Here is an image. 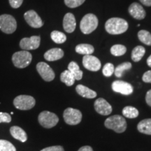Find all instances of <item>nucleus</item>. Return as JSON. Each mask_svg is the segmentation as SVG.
<instances>
[{
    "instance_id": "nucleus-40",
    "label": "nucleus",
    "mask_w": 151,
    "mask_h": 151,
    "mask_svg": "<svg viewBox=\"0 0 151 151\" xmlns=\"http://www.w3.org/2000/svg\"><path fill=\"white\" fill-rule=\"evenodd\" d=\"M147 65L150 67H151V55L148 57V59H147Z\"/></svg>"
},
{
    "instance_id": "nucleus-5",
    "label": "nucleus",
    "mask_w": 151,
    "mask_h": 151,
    "mask_svg": "<svg viewBox=\"0 0 151 151\" xmlns=\"http://www.w3.org/2000/svg\"><path fill=\"white\" fill-rule=\"evenodd\" d=\"M38 120L42 127L50 129L55 127L58 123L59 118L55 113L48 111H44L39 115Z\"/></svg>"
},
{
    "instance_id": "nucleus-13",
    "label": "nucleus",
    "mask_w": 151,
    "mask_h": 151,
    "mask_svg": "<svg viewBox=\"0 0 151 151\" xmlns=\"http://www.w3.org/2000/svg\"><path fill=\"white\" fill-rule=\"evenodd\" d=\"M83 65L88 70L91 71H97L101 69V62L96 57L91 55H85L83 58Z\"/></svg>"
},
{
    "instance_id": "nucleus-14",
    "label": "nucleus",
    "mask_w": 151,
    "mask_h": 151,
    "mask_svg": "<svg viewBox=\"0 0 151 151\" xmlns=\"http://www.w3.org/2000/svg\"><path fill=\"white\" fill-rule=\"evenodd\" d=\"M94 109L99 114L108 116L112 112V106L103 98H99L94 102Z\"/></svg>"
},
{
    "instance_id": "nucleus-38",
    "label": "nucleus",
    "mask_w": 151,
    "mask_h": 151,
    "mask_svg": "<svg viewBox=\"0 0 151 151\" xmlns=\"http://www.w3.org/2000/svg\"><path fill=\"white\" fill-rule=\"evenodd\" d=\"M78 151H93V150H92V148L89 146H85L81 147Z\"/></svg>"
},
{
    "instance_id": "nucleus-19",
    "label": "nucleus",
    "mask_w": 151,
    "mask_h": 151,
    "mask_svg": "<svg viewBox=\"0 0 151 151\" xmlns=\"http://www.w3.org/2000/svg\"><path fill=\"white\" fill-rule=\"evenodd\" d=\"M10 133L14 139L21 142H25L27 140V136L26 132L22 128L18 126H13L10 128Z\"/></svg>"
},
{
    "instance_id": "nucleus-11",
    "label": "nucleus",
    "mask_w": 151,
    "mask_h": 151,
    "mask_svg": "<svg viewBox=\"0 0 151 151\" xmlns=\"http://www.w3.org/2000/svg\"><path fill=\"white\" fill-rule=\"evenodd\" d=\"M24 18L30 27L34 28H40L43 25L41 18L36 11L33 10L28 11L24 14Z\"/></svg>"
},
{
    "instance_id": "nucleus-23",
    "label": "nucleus",
    "mask_w": 151,
    "mask_h": 151,
    "mask_svg": "<svg viewBox=\"0 0 151 151\" xmlns=\"http://www.w3.org/2000/svg\"><path fill=\"white\" fill-rule=\"evenodd\" d=\"M146 53V49L141 46H137L132 50V59L134 62H139L142 59L143 57Z\"/></svg>"
},
{
    "instance_id": "nucleus-17",
    "label": "nucleus",
    "mask_w": 151,
    "mask_h": 151,
    "mask_svg": "<svg viewBox=\"0 0 151 151\" xmlns=\"http://www.w3.org/2000/svg\"><path fill=\"white\" fill-rule=\"evenodd\" d=\"M64 51L61 48H52L48 50L46 53L44 54V58L47 61L53 62L56 60H60L63 58Z\"/></svg>"
},
{
    "instance_id": "nucleus-30",
    "label": "nucleus",
    "mask_w": 151,
    "mask_h": 151,
    "mask_svg": "<svg viewBox=\"0 0 151 151\" xmlns=\"http://www.w3.org/2000/svg\"><path fill=\"white\" fill-rule=\"evenodd\" d=\"M0 151H16V148L9 141L0 139Z\"/></svg>"
},
{
    "instance_id": "nucleus-37",
    "label": "nucleus",
    "mask_w": 151,
    "mask_h": 151,
    "mask_svg": "<svg viewBox=\"0 0 151 151\" xmlns=\"http://www.w3.org/2000/svg\"><path fill=\"white\" fill-rule=\"evenodd\" d=\"M146 101L147 104L151 106V90H148V91L147 92L146 95Z\"/></svg>"
},
{
    "instance_id": "nucleus-1",
    "label": "nucleus",
    "mask_w": 151,
    "mask_h": 151,
    "mask_svg": "<svg viewBox=\"0 0 151 151\" xmlns=\"http://www.w3.org/2000/svg\"><path fill=\"white\" fill-rule=\"evenodd\" d=\"M129 24L124 19L112 18L109 19L105 24V29L110 35H121L127 31Z\"/></svg>"
},
{
    "instance_id": "nucleus-10",
    "label": "nucleus",
    "mask_w": 151,
    "mask_h": 151,
    "mask_svg": "<svg viewBox=\"0 0 151 151\" xmlns=\"http://www.w3.org/2000/svg\"><path fill=\"white\" fill-rule=\"evenodd\" d=\"M41 38L39 36H32L29 38H23L20 42V47L24 50H35L40 46Z\"/></svg>"
},
{
    "instance_id": "nucleus-31",
    "label": "nucleus",
    "mask_w": 151,
    "mask_h": 151,
    "mask_svg": "<svg viewBox=\"0 0 151 151\" xmlns=\"http://www.w3.org/2000/svg\"><path fill=\"white\" fill-rule=\"evenodd\" d=\"M115 68L113 64L111 63H107L104 66L103 69H102V73L104 76L106 77H110L113 75V73H114Z\"/></svg>"
},
{
    "instance_id": "nucleus-6",
    "label": "nucleus",
    "mask_w": 151,
    "mask_h": 151,
    "mask_svg": "<svg viewBox=\"0 0 151 151\" xmlns=\"http://www.w3.org/2000/svg\"><path fill=\"white\" fill-rule=\"evenodd\" d=\"M17 22L11 15L4 14L0 16V29L6 34H12L16 30Z\"/></svg>"
},
{
    "instance_id": "nucleus-2",
    "label": "nucleus",
    "mask_w": 151,
    "mask_h": 151,
    "mask_svg": "<svg viewBox=\"0 0 151 151\" xmlns=\"http://www.w3.org/2000/svg\"><path fill=\"white\" fill-rule=\"evenodd\" d=\"M104 124L106 127L112 129L117 133H122L127 128V122L125 119L118 115L109 117L106 120Z\"/></svg>"
},
{
    "instance_id": "nucleus-12",
    "label": "nucleus",
    "mask_w": 151,
    "mask_h": 151,
    "mask_svg": "<svg viewBox=\"0 0 151 151\" xmlns=\"http://www.w3.org/2000/svg\"><path fill=\"white\" fill-rule=\"evenodd\" d=\"M112 89L114 92L123 95H129L133 92V87L129 83L122 81H115L112 83Z\"/></svg>"
},
{
    "instance_id": "nucleus-24",
    "label": "nucleus",
    "mask_w": 151,
    "mask_h": 151,
    "mask_svg": "<svg viewBox=\"0 0 151 151\" xmlns=\"http://www.w3.org/2000/svg\"><path fill=\"white\" fill-rule=\"evenodd\" d=\"M60 80L67 86H71L74 84L76 79L70 71L69 70H65L60 75Z\"/></svg>"
},
{
    "instance_id": "nucleus-29",
    "label": "nucleus",
    "mask_w": 151,
    "mask_h": 151,
    "mask_svg": "<svg viewBox=\"0 0 151 151\" xmlns=\"http://www.w3.org/2000/svg\"><path fill=\"white\" fill-rule=\"evenodd\" d=\"M127 48L123 45L116 44L111 47V53L114 56H122L125 54Z\"/></svg>"
},
{
    "instance_id": "nucleus-27",
    "label": "nucleus",
    "mask_w": 151,
    "mask_h": 151,
    "mask_svg": "<svg viewBox=\"0 0 151 151\" xmlns=\"http://www.w3.org/2000/svg\"><path fill=\"white\" fill-rule=\"evenodd\" d=\"M138 37L141 42L147 46H151V34L146 30H141L138 33Z\"/></svg>"
},
{
    "instance_id": "nucleus-18",
    "label": "nucleus",
    "mask_w": 151,
    "mask_h": 151,
    "mask_svg": "<svg viewBox=\"0 0 151 151\" xmlns=\"http://www.w3.org/2000/svg\"><path fill=\"white\" fill-rule=\"evenodd\" d=\"M76 90L79 95L87 99H93L97 97V92L83 85H78L76 88Z\"/></svg>"
},
{
    "instance_id": "nucleus-25",
    "label": "nucleus",
    "mask_w": 151,
    "mask_h": 151,
    "mask_svg": "<svg viewBox=\"0 0 151 151\" xmlns=\"http://www.w3.org/2000/svg\"><path fill=\"white\" fill-rule=\"evenodd\" d=\"M132 68V64L129 62H123V63L119 65L114 70V73L116 77L121 78L125 71L129 70Z\"/></svg>"
},
{
    "instance_id": "nucleus-15",
    "label": "nucleus",
    "mask_w": 151,
    "mask_h": 151,
    "mask_svg": "<svg viewBox=\"0 0 151 151\" xmlns=\"http://www.w3.org/2000/svg\"><path fill=\"white\" fill-rule=\"evenodd\" d=\"M129 13L134 18L137 20H143L146 17V11L140 4L133 3L129 6Z\"/></svg>"
},
{
    "instance_id": "nucleus-26",
    "label": "nucleus",
    "mask_w": 151,
    "mask_h": 151,
    "mask_svg": "<svg viewBox=\"0 0 151 151\" xmlns=\"http://www.w3.org/2000/svg\"><path fill=\"white\" fill-rule=\"evenodd\" d=\"M50 37L55 43L58 44L65 43L67 40V37L65 34L59 31H52L50 34Z\"/></svg>"
},
{
    "instance_id": "nucleus-28",
    "label": "nucleus",
    "mask_w": 151,
    "mask_h": 151,
    "mask_svg": "<svg viewBox=\"0 0 151 151\" xmlns=\"http://www.w3.org/2000/svg\"><path fill=\"white\" fill-rule=\"evenodd\" d=\"M122 114L128 118H135L139 116V111L133 106H125L122 110Z\"/></svg>"
},
{
    "instance_id": "nucleus-22",
    "label": "nucleus",
    "mask_w": 151,
    "mask_h": 151,
    "mask_svg": "<svg viewBox=\"0 0 151 151\" xmlns=\"http://www.w3.org/2000/svg\"><path fill=\"white\" fill-rule=\"evenodd\" d=\"M94 51V47L90 44L82 43V44H78L76 46V52L78 54L88 55H91L93 53Z\"/></svg>"
},
{
    "instance_id": "nucleus-8",
    "label": "nucleus",
    "mask_w": 151,
    "mask_h": 151,
    "mask_svg": "<svg viewBox=\"0 0 151 151\" xmlns=\"http://www.w3.org/2000/svg\"><path fill=\"white\" fill-rule=\"evenodd\" d=\"M63 118L65 122L69 125H76L82 120V113L78 109L68 108L64 111Z\"/></svg>"
},
{
    "instance_id": "nucleus-20",
    "label": "nucleus",
    "mask_w": 151,
    "mask_h": 151,
    "mask_svg": "<svg viewBox=\"0 0 151 151\" xmlns=\"http://www.w3.org/2000/svg\"><path fill=\"white\" fill-rule=\"evenodd\" d=\"M137 129L141 133L151 135V118L141 120L138 124Z\"/></svg>"
},
{
    "instance_id": "nucleus-3",
    "label": "nucleus",
    "mask_w": 151,
    "mask_h": 151,
    "mask_svg": "<svg viewBox=\"0 0 151 151\" xmlns=\"http://www.w3.org/2000/svg\"><path fill=\"white\" fill-rule=\"evenodd\" d=\"M98 26V18L95 15L86 14L83 16L80 23V29L85 35H89L97 29Z\"/></svg>"
},
{
    "instance_id": "nucleus-21",
    "label": "nucleus",
    "mask_w": 151,
    "mask_h": 151,
    "mask_svg": "<svg viewBox=\"0 0 151 151\" xmlns=\"http://www.w3.org/2000/svg\"><path fill=\"white\" fill-rule=\"evenodd\" d=\"M68 70L72 73L76 80L80 81L83 78V71L81 70L78 64L75 62H71L68 65Z\"/></svg>"
},
{
    "instance_id": "nucleus-9",
    "label": "nucleus",
    "mask_w": 151,
    "mask_h": 151,
    "mask_svg": "<svg viewBox=\"0 0 151 151\" xmlns=\"http://www.w3.org/2000/svg\"><path fill=\"white\" fill-rule=\"evenodd\" d=\"M37 70L39 75L41 76V78L47 82L52 81L55 76L52 68L45 62H39L37 65Z\"/></svg>"
},
{
    "instance_id": "nucleus-7",
    "label": "nucleus",
    "mask_w": 151,
    "mask_h": 151,
    "mask_svg": "<svg viewBox=\"0 0 151 151\" xmlns=\"http://www.w3.org/2000/svg\"><path fill=\"white\" fill-rule=\"evenodd\" d=\"M35 98L29 95H19L14 100V105L19 110H29L35 106Z\"/></svg>"
},
{
    "instance_id": "nucleus-33",
    "label": "nucleus",
    "mask_w": 151,
    "mask_h": 151,
    "mask_svg": "<svg viewBox=\"0 0 151 151\" xmlns=\"http://www.w3.org/2000/svg\"><path fill=\"white\" fill-rule=\"evenodd\" d=\"M11 122V117L9 113L0 112V123L5 122V123H9Z\"/></svg>"
},
{
    "instance_id": "nucleus-4",
    "label": "nucleus",
    "mask_w": 151,
    "mask_h": 151,
    "mask_svg": "<svg viewBox=\"0 0 151 151\" xmlns=\"http://www.w3.org/2000/svg\"><path fill=\"white\" fill-rule=\"evenodd\" d=\"M32 60V54L27 50H21L15 52L12 56V61L14 66L19 69L28 67Z\"/></svg>"
},
{
    "instance_id": "nucleus-39",
    "label": "nucleus",
    "mask_w": 151,
    "mask_h": 151,
    "mask_svg": "<svg viewBox=\"0 0 151 151\" xmlns=\"http://www.w3.org/2000/svg\"><path fill=\"white\" fill-rule=\"evenodd\" d=\"M139 1L146 6H151V0H139Z\"/></svg>"
},
{
    "instance_id": "nucleus-32",
    "label": "nucleus",
    "mask_w": 151,
    "mask_h": 151,
    "mask_svg": "<svg viewBox=\"0 0 151 151\" xmlns=\"http://www.w3.org/2000/svg\"><path fill=\"white\" fill-rule=\"evenodd\" d=\"M86 0H65V4L69 8H76L79 6L82 5Z\"/></svg>"
},
{
    "instance_id": "nucleus-36",
    "label": "nucleus",
    "mask_w": 151,
    "mask_h": 151,
    "mask_svg": "<svg viewBox=\"0 0 151 151\" xmlns=\"http://www.w3.org/2000/svg\"><path fill=\"white\" fill-rule=\"evenodd\" d=\"M142 80L143 82L151 83V70L147 71L144 73V74L143 75Z\"/></svg>"
},
{
    "instance_id": "nucleus-34",
    "label": "nucleus",
    "mask_w": 151,
    "mask_h": 151,
    "mask_svg": "<svg viewBox=\"0 0 151 151\" xmlns=\"http://www.w3.org/2000/svg\"><path fill=\"white\" fill-rule=\"evenodd\" d=\"M23 0H9L11 6L14 9H18L22 5Z\"/></svg>"
},
{
    "instance_id": "nucleus-35",
    "label": "nucleus",
    "mask_w": 151,
    "mask_h": 151,
    "mask_svg": "<svg viewBox=\"0 0 151 151\" xmlns=\"http://www.w3.org/2000/svg\"><path fill=\"white\" fill-rule=\"evenodd\" d=\"M41 151H65L64 150L63 147L61 146H54L48 147V148H43Z\"/></svg>"
},
{
    "instance_id": "nucleus-16",
    "label": "nucleus",
    "mask_w": 151,
    "mask_h": 151,
    "mask_svg": "<svg viewBox=\"0 0 151 151\" xmlns=\"http://www.w3.org/2000/svg\"><path fill=\"white\" fill-rule=\"evenodd\" d=\"M76 22L74 16L71 13H68L64 17L63 27L67 33H72L76 29Z\"/></svg>"
}]
</instances>
